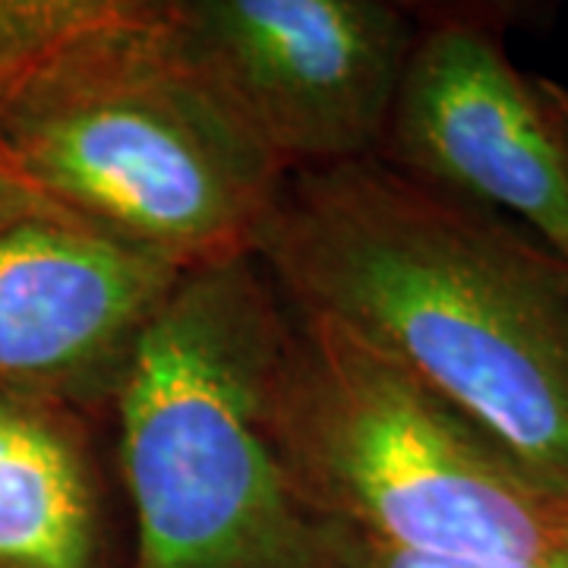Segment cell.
<instances>
[{
  "instance_id": "obj_5",
  "label": "cell",
  "mask_w": 568,
  "mask_h": 568,
  "mask_svg": "<svg viewBox=\"0 0 568 568\" xmlns=\"http://www.w3.org/2000/svg\"><path fill=\"white\" fill-rule=\"evenodd\" d=\"M186 58L287 171L379 155L417 26L383 0H168Z\"/></svg>"
},
{
  "instance_id": "obj_7",
  "label": "cell",
  "mask_w": 568,
  "mask_h": 568,
  "mask_svg": "<svg viewBox=\"0 0 568 568\" xmlns=\"http://www.w3.org/2000/svg\"><path fill=\"white\" fill-rule=\"evenodd\" d=\"M183 272L89 224L0 237V386L73 410L114 405Z\"/></svg>"
},
{
  "instance_id": "obj_4",
  "label": "cell",
  "mask_w": 568,
  "mask_h": 568,
  "mask_svg": "<svg viewBox=\"0 0 568 568\" xmlns=\"http://www.w3.org/2000/svg\"><path fill=\"white\" fill-rule=\"evenodd\" d=\"M291 310L253 256L183 272L114 395L133 568H323L272 448Z\"/></svg>"
},
{
  "instance_id": "obj_10",
  "label": "cell",
  "mask_w": 568,
  "mask_h": 568,
  "mask_svg": "<svg viewBox=\"0 0 568 568\" xmlns=\"http://www.w3.org/2000/svg\"><path fill=\"white\" fill-rule=\"evenodd\" d=\"M320 525V549L323 568H568V562H534V566H508V562H470V559H439V556H417L405 549H392L376 544L357 530L342 525Z\"/></svg>"
},
{
  "instance_id": "obj_9",
  "label": "cell",
  "mask_w": 568,
  "mask_h": 568,
  "mask_svg": "<svg viewBox=\"0 0 568 568\" xmlns=\"http://www.w3.org/2000/svg\"><path fill=\"white\" fill-rule=\"evenodd\" d=\"M95 0H0V99L92 13Z\"/></svg>"
},
{
  "instance_id": "obj_11",
  "label": "cell",
  "mask_w": 568,
  "mask_h": 568,
  "mask_svg": "<svg viewBox=\"0 0 568 568\" xmlns=\"http://www.w3.org/2000/svg\"><path fill=\"white\" fill-rule=\"evenodd\" d=\"M29 224H85L58 205L0 145V237ZM92 227V224H89Z\"/></svg>"
},
{
  "instance_id": "obj_3",
  "label": "cell",
  "mask_w": 568,
  "mask_h": 568,
  "mask_svg": "<svg viewBox=\"0 0 568 568\" xmlns=\"http://www.w3.org/2000/svg\"><path fill=\"white\" fill-rule=\"evenodd\" d=\"M265 424L313 521L417 556L568 562V477L342 325L291 316Z\"/></svg>"
},
{
  "instance_id": "obj_2",
  "label": "cell",
  "mask_w": 568,
  "mask_h": 568,
  "mask_svg": "<svg viewBox=\"0 0 568 568\" xmlns=\"http://www.w3.org/2000/svg\"><path fill=\"white\" fill-rule=\"evenodd\" d=\"M0 145L73 219L181 272L253 256L287 181L168 0H95L3 99Z\"/></svg>"
},
{
  "instance_id": "obj_1",
  "label": "cell",
  "mask_w": 568,
  "mask_h": 568,
  "mask_svg": "<svg viewBox=\"0 0 568 568\" xmlns=\"http://www.w3.org/2000/svg\"><path fill=\"white\" fill-rule=\"evenodd\" d=\"M301 320L342 325L568 477V268L379 155L291 171L253 246Z\"/></svg>"
},
{
  "instance_id": "obj_8",
  "label": "cell",
  "mask_w": 568,
  "mask_h": 568,
  "mask_svg": "<svg viewBox=\"0 0 568 568\" xmlns=\"http://www.w3.org/2000/svg\"><path fill=\"white\" fill-rule=\"evenodd\" d=\"M102 562V480L80 410L0 386V568Z\"/></svg>"
},
{
  "instance_id": "obj_6",
  "label": "cell",
  "mask_w": 568,
  "mask_h": 568,
  "mask_svg": "<svg viewBox=\"0 0 568 568\" xmlns=\"http://www.w3.org/2000/svg\"><path fill=\"white\" fill-rule=\"evenodd\" d=\"M379 159L410 181L521 222L568 268V99L530 85L493 29H417Z\"/></svg>"
}]
</instances>
